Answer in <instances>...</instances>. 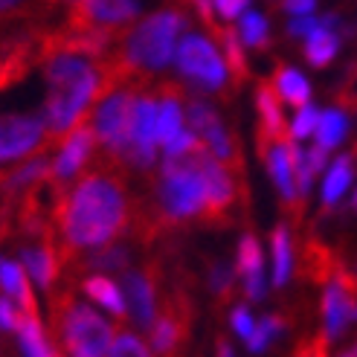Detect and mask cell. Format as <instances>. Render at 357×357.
Masks as SVG:
<instances>
[{"label":"cell","instance_id":"6da1fadb","mask_svg":"<svg viewBox=\"0 0 357 357\" xmlns=\"http://www.w3.org/2000/svg\"><path fill=\"white\" fill-rule=\"evenodd\" d=\"M131 218L134 206L122 181V169L111 160L82 174L76 186L56 192L52 204V221L59 227L64 253L114 244Z\"/></svg>","mask_w":357,"mask_h":357},{"label":"cell","instance_id":"7a4b0ae2","mask_svg":"<svg viewBox=\"0 0 357 357\" xmlns=\"http://www.w3.org/2000/svg\"><path fill=\"white\" fill-rule=\"evenodd\" d=\"M102 61L105 59H93L56 44L50 32L41 35V64L47 79L44 119L56 142H61L87 116V108L99 102L105 91Z\"/></svg>","mask_w":357,"mask_h":357},{"label":"cell","instance_id":"3957f363","mask_svg":"<svg viewBox=\"0 0 357 357\" xmlns=\"http://www.w3.org/2000/svg\"><path fill=\"white\" fill-rule=\"evenodd\" d=\"M201 146V142H198ZM198 146L186 157L163 160L154 192H151V209H134V233L151 236L163 227H181L195 218L206 215V183L198 163Z\"/></svg>","mask_w":357,"mask_h":357},{"label":"cell","instance_id":"277c9868","mask_svg":"<svg viewBox=\"0 0 357 357\" xmlns=\"http://www.w3.org/2000/svg\"><path fill=\"white\" fill-rule=\"evenodd\" d=\"M52 317H56V328L61 334L67 357H108L116 340L114 328L91 305L73 296H59L52 302Z\"/></svg>","mask_w":357,"mask_h":357},{"label":"cell","instance_id":"5b68a950","mask_svg":"<svg viewBox=\"0 0 357 357\" xmlns=\"http://www.w3.org/2000/svg\"><path fill=\"white\" fill-rule=\"evenodd\" d=\"M146 82H125L111 91H105L102 99L91 114V125L96 131L99 146L105 149V160L119 166V157L128 146V131H131V116H134V102L139 87Z\"/></svg>","mask_w":357,"mask_h":357},{"label":"cell","instance_id":"8992f818","mask_svg":"<svg viewBox=\"0 0 357 357\" xmlns=\"http://www.w3.org/2000/svg\"><path fill=\"white\" fill-rule=\"evenodd\" d=\"M174 64L177 73L189 82L192 93L206 96L215 91H227V61L221 59L218 47L204 35H186L174 52Z\"/></svg>","mask_w":357,"mask_h":357},{"label":"cell","instance_id":"52a82bcc","mask_svg":"<svg viewBox=\"0 0 357 357\" xmlns=\"http://www.w3.org/2000/svg\"><path fill=\"white\" fill-rule=\"evenodd\" d=\"M44 116L35 114H0V163H12L21 157L44 154L52 146ZM3 181V174H0Z\"/></svg>","mask_w":357,"mask_h":357},{"label":"cell","instance_id":"ba28073f","mask_svg":"<svg viewBox=\"0 0 357 357\" xmlns=\"http://www.w3.org/2000/svg\"><path fill=\"white\" fill-rule=\"evenodd\" d=\"M354 279L343 267H331V276L323 294V343H334L357 323Z\"/></svg>","mask_w":357,"mask_h":357},{"label":"cell","instance_id":"9c48e42d","mask_svg":"<svg viewBox=\"0 0 357 357\" xmlns=\"http://www.w3.org/2000/svg\"><path fill=\"white\" fill-rule=\"evenodd\" d=\"M96 146H99V139H96L93 125L84 119L59 142V154H56V160H50V172H47V181L56 186V192H61L67 186V181H73L87 166V160L93 157Z\"/></svg>","mask_w":357,"mask_h":357},{"label":"cell","instance_id":"30bf717a","mask_svg":"<svg viewBox=\"0 0 357 357\" xmlns=\"http://www.w3.org/2000/svg\"><path fill=\"white\" fill-rule=\"evenodd\" d=\"M198 163H201V174H204V183H206V215H204V221L206 224H224L236 206L233 169L224 166L204 142L198 146Z\"/></svg>","mask_w":357,"mask_h":357},{"label":"cell","instance_id":"8fae6325","mask_svg":"<svg viewBox=\"0 0 357 357\" xmlns=\"http://www.w3.org/2000/svg\"><path fill=\"white\" fill-rule=\"evenodd\" d=\"M139 12V0H73L67 24L70 29H125Z\"/></svg>","mask_w":357,"mask_h":357},{"label":"cell","instance_id":"7c38bea8","mask_svg":"<svg viewBox=\"0 0 357 357\" xmlns=\"http://www.w3.org/2000/svg\"><path fill=\"white\" fill-rule=\"evenodd\" d=\"M284 137L259 139V157H261V163L267 166V174L273 177L282 204L288 206L294 215H299V209H302L305 201H302V195L296 189V177H294V169H291V157H288V146H284Z\"/></svg>","mask_w":357,"mask_h":357},{"label":"cell","instance_id":"4fadbf2b","mask_svg":"<svg viewBox=\"0 0 357 357\" xmlns=\"http://www.w3.org/2000/svg\"><path fill=\"white\" fill-rule=\"evenodd\" d=\"M122 294L128 299V314L139 328H151L157 319V279L154 271H125Z\"/></svg>","mask_w":357,"mask_h":357},{"label":"cell","instance_id":"5bb4252c","mask_svg":"<svg viewBox=\"0 0 357 357\" xmlns=\"http://www.w3.org/2000/svg\"><path fill=\"white\" fill-rule=\"evenodd\" d=\"M236 273L244 282V296L250 302H261L264 299V256H261V244L250 233L238 241Z\"/></svg>","mask_w":357,"mask_h":357},{"label":"cell","instance_id":"9a60e30c","mask_svg":"<svg viewBox=\"0 0 357 357\" xmlns=\"http://www.w3.org/2000/svg\"><path fill=\"white\" fill-rule=\"evenodd\" d=\"M21 256H24V267L35 279V284H38L41 291L52 294V284H56V279H59V247L44 236L41 244L26 247Z\"/></svg>","mask_w":357,"mask_h":357},{"label":"cell","instance_id":"2e32d148","mask_svg":"<svg viewBox=\"0 0 357 357\" xmlns=\"http://www.w3.org/2000/svg\"><path fill=\"white\" fill-rule=\"evenodd\" d=\"M149 331H151V351L160 354V357H172L177 351V346L183 343L186 314L177 305H172L154 319V326Z\"/></svg>","mask_w":357,"mask_h":357},{"label":"cell","instance_id":"e0dca14e","mask_svg":"<svg viewBox=\"0 0 357 357\" xmlns=\"http://www.w3.org/2000/svg\"><path fill=\"white\" fill-rule=\"evenodd\" d=\"M0 294L9 296L17 308L29 317H38V305H35V296L29 288V279H26V267L9 261V259H0Z\"/></svg>","mask_w":357,"mask_h":357},{"label":"cell","instance_id":"ac0fdd59","mask_svg":"<svg viewBox=\"0 0 357 357\" xmlns=\"http://www.w3.org/2000/svg\"><path fill=\"white\" fill-rule=\"evenodd\" d=\"M256 108H259V139H279L284 137V116H282V99L276 93L273 82H261L256 91Z\"/></svg>","mask_w":357,"mask_h":357},{"label":"cell","instance_id":"d6986e66","mask_svg":"<svg viewBox=\"0 0 357 357\" xmlns=\"http://www.w3.org/2000/svg\"><path fill=\"white\" fill-rule=\"evenodd\" d=\"M82 291L91 296L93 302H99V305L108 311V314H114V317H119V319L128 314V299H125V294L119 291V284H116L114 279H108L105 273L87 276V279L82 282Z\"/></svg>","mask_w":357,"mask_h":357},{"label":"cell","instance_id":"ffe728a7","mask_svg":"<svg viewBox=\"0 0 357 357\" xmlns=\"http://www.w3.org/2000/svg\"><path fill=\"white\" fill-rule=\"evenodd\" d=\"M212 35H215V41H218L221 50H224V61H227L229 76H233V87H238V84L247 82V76H250L247 56H244L241 41H238V32L229 29V26H215V29H212Z\"/></svg>","mask_w":357,"mask_h":357},{"label":"cell","instance_id":"44dd1931","mask_svg":"<svg viewBox=\"0 0 357 357\" xmlns=\"http://www.w3.org/2000/svg\"><path fill=\"white\" fill-rule=\"evenodd\" d=\"M273 87H276L279 99L294 105V108H305V105H311V84L302 73H296L294 67L279 64L276 73H273Z\"/></svg>","mask_w":357,"mask_h":357},{"label":"cell","instance_id":"7402d4cb","mask_svg":"<svg viewBox=\"0 0 357 357\" xmlns=\"http://www.w3.org/2000/svg\"><path fill=\"white\" fill-rule=\"evenodd\" d=\"M17 346H21L24 357H61L56 349L50 346V340L44 337V328L38 323V317H29L24 314L21 326H17Z\"/></svg>","mask_w":357,"mask_h":357},{"label":"cell","instance_id":"603a6c76","mask_svg":"<svg viewBox=\"0 0 357 357\" xmlns=\"http://www.w3.org/2000/svg\"><path fill=\"white\" fill-rule=\"evenodd\" d=\"M337 50H340V38L334 35V26H319L317 32H311L305 38V61L317 70H323L334 61Z\"/></svg>","mask_w":357,"mask_h":357},{"label":"cell","instance_id":"cb8c5ba5","mask_svg":"<svg viewBox=\"0 0 357 357\" xmlns=\"http://www.w3.org/2000/svg\"><path fill=\"white\" fill-rule=\"evenodd\" d=\"M271 247H273V284L276 288H284L291 279V271H294V247H291V233L284 224H279L273 229Z\"/></svg>","mask_w":357,"mask_h":357},{"label":"cell","instance_id":"d4e9b609","mask_svg":"<svg viewBox=\"0 0 357 357\" xmlns=\"http://www.w3.org/2000/svg\"><path fill=\"white\" fill-rule=\"evenodd\" d=\"M351 183V154H343L337 157L328 174H326V183H323V209H334L337 204H340L343 192L349 189Z\"/></svg>","mask_w":357,"mask_h":357},{"label":"cell","instance_id":"484cf974","mask_svg":"<svg viewBox=\"0 0 357 357\" xmlns=\"http://www.w3.org/2000/svg\"><path fill=\"white\" fill-rule=\"evenodd\" d=\"M349 131V114L343 108H331V111H323L319 114V122H317V146H323V149H337L343 142Z\"/></svg>","mask_w":357,"mask_h":357},{"label":"cell","instance_id":"4316f807","mask_svg":"<svg viewBox=\"0 0 357 357\" xmlns=\"http://www.w3.org/2000/svg\"><path fill=\"white\" fill-rule=\"evenodd\" d=\"M91 271L96 273H108V271H125L131 264V247L128 244H108L99 247L93 256H87L84 261Z\"/></svg>","mask_w":357,"mask_h":357},{"label":"cell","instance_id":"83f0119b","mask_svg":"<svg viewBox=\"0 0 357 357\" xmlns=\"http://www.w3.org/2000/svg\"><path fill=\"white\" fill-rule=\"evenodd\" d=\"M282 331H284V319L282 317H276V314L264 317L261 323H256V331L250 334L247 349L253 351V354H261V351L271 349V343L276 340V337H282Z\"/></svg>","mask_w":357,"mask_h":357},{"label":"cell","instance_id":"f1b7e54d","mask_svg":"<svg viewBox=\"0 0 357 357\" xmlns=\"http://www.w3.org/2000/svg\"><path fill=\"white\" fill-rule=\"evenodd\" d=\"M241 41L253 50H267L271 47V35H267V21L259 15V12H244L241 15Z\"/></svg>","mask_w":357,"mask_h":357},{"label":"cell","instance_id":"f546056e","mask_svg":"<svg viewBox=\"0 0 357 357\" xmlns=\"http://www.w3.org/2000/svg\"><path fill=\"white\" fill-rule=\"evenodd\" d=\"M108 357H151V349H146V343H142L137 334L125 331L114 340Z\"/></svg>","mask_w":357,"mask_h":357},{"label":"cell","instance_id":"4dcf8cb0","mask_svg":"<svg viewBox=\"0 0 357 357\" xmlns=\"http://www.w3.org/2000/svg\"><path fill=\"white\" fill-rule=\"evenodd\" d=\"M236 271L229 264H212V271H209V288L212 294H218V296H229V291H233V284H236Z\"/></svg>","mask_w":357,"mask_h":357},{"label":"cell","instance_id":"1f68e13d","mask_svg":"<svg viewBox=\"0 0 357 357\" xmlns=\"http://www.w3.org/2000/svg\"><path fill=\"white\" fill-rule=\"evenodd\" d=\"M319 114H323V111H317L314 105H305V108H299V114H296V119H294V125H291V137H294V139H305L308 134H314V131H317V122H319Z\"/></svg>","mask_w":357,"mask_h":357},{"label":"cell","instance_id":"d6a6232c","mask_svg":"<svg viewBox=\"0 0 357 357\" xmlns=\"http://www.w3.org/2000/svg\"><path fill=\"white\" fill-rule=\"evenodd\" d=\"M229 323H233V331L241 337L244 343L250 340V334L256 331V319H253V314H250L247 305H236L233 314H229Z\"/></svg>","mask_w":357,"mask_h":357},{"label":"cell","instance_id":"836d02e7","mask_svg":"<svg viewBox=\"0 0 357 357\" xmlns=\"http://www.w3.org/2000/svg\"><path fill=\"white\" fill-rule=\"evenodd\" d=\"M21 319H24V311L17 308L9 296L0 294V328H3V331H17Z\"/></svg>","mask_w":357,"mask_h":357},{"label":"cell","instance_id":"e575fe53","mask_svg":"<svg viewBox=\"0 0 357 357\" xmlns=\"http://www.w3.org/2000/svg\"><path fill=\"white\" fill-rule=\"evenodd\" d=\"M212 3H215V9L224 21H238V17L250 9V0H212Z\"/></svg>","mask_w":357,"mask_h":357},{"label":"cell","instance_id":"d590c367","mask_svg":"<svg viewBox=\"0 0 357 357\" xmlns=\"http://www.w3.org/2000/svg\"><path fill=\"white\" fill-rule=\"evenodd\" d=\"M308 166H311V172L317 177L319 172L328 166V149H323V146H317V142H314V146L308 149Z\"/></svg>","mask_w":357,"mask_h":357},{"label":"cell","instance_id":"8d00e7d4","mask_svg":"<svg viewBox=\"0 0 357 357\" xmlns=\"http://www.w3.org/2000/svg\"><path fill=\"white\" fill-rule=\"evenodd\" d=\"M26 3H29V0H0V21L26 15Z\"/></svg>","mask_w":357,"mask_h":357},{"label":"cell","instance_id":"74e56055","mask_svg":"<svg viewBox=\"0 0 357 357\" xmlns=\"http://www.w3.org/2000/svg\"><path fill=\"white\" fill-rule=\"evenodd\" d=\"M317 0H284V12L291 15H311Z\"/></svg>","mask_w":357,"mask_h":357},{"label":"cell","instance_id":"f35d334b","mask_svg":"<svg viewBox=\"0 0 357 357\" xmlns=\"http://www.w3.org/2000/svg\"><path fill=\"white\" fill-rule=\"evenodd\" d=\"M296 357H326V354H323V346H308V349H302Z\"/></svg>","mask_w":357,"mask_h":357},{"label":"cell","instance_id":"ab89813d","mask_svg":"<svg viewBox=\"0 0 357 357\" xmlns=\"http://www.w3.org/2000/svg\"><path fill=\"white\" fill-rule=\"evenodd\" d=\"M218 357H238V354L233 351V346H229L227 340H221V343H218Z\"/></svg>","mask_w":357,"mask_h":357},{"label":"cell","instance_id":"60d3db41","mask_svg":"<svg viewBox=\"0 0 357 357\" xmlns=\"http://www.w3.org/2000/svg\"><path fill=\"white\" fill-rule=\"evenodd\" d=\"M343 357H357V343H354V346H351V349H349Z\"/></svg>","mask_w":357,"mask_h":357},{"label":"cell","instance_id":"b9f144b4","mask_svg":"<svg viewBox=\"0 0 357 357\" xmlns=\"http://www.w3.org/2000/svg\"><path fill=\"white\" fill-rule=\"evenodd\" d=\"M351 206H354V209H357V192H354V201H351Z\"/></svg>","mask_w":357,"mask_h":357}]
</instances>
